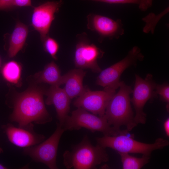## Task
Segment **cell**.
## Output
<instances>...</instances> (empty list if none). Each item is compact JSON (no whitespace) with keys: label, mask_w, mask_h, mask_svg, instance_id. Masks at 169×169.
Returning <instances> with one entry per match:
<instances>
[{"label":"cell","mask_w":169,"mask_h":169,"mask_svg":"<svg viewBox=\"0 0 169 169\" xmlns=\"http://www.w3.org/2000/svg\"><path fill=\"white\" fill-rule=\"evenodd\" d=\"M43 94L41 90L33 88L18 95L13 101V111L10 120L17 123L19 126L51 122L52 118L46 108Z\"/></svg>","instance_id":"1"},{"label":"cell","mask_w":169,"mask_h":169,"mask_svg":"<svg viewBox=\"0 0 169 169\" xmlns=\"http://www.w3.org/2000/svg\"><path fill=\"white\" fill-rule=\"evenodd\" d=\"M63 157L64 165L68 169H95L109 159L105 148L98 144L92 145L87 135L71 151H65Z\"/></svg>","instance_id":"2"},{"label":"cell","mask_w":169,"mask_h":169,"mask_svg":"<svg viewBox=\"0 0 169 169\" xmlns=\"http://www.w3.org/2000/svg\"><path fill=\"white\" fill-rule=\"evenodd\" d=\"M118 92L112 97L106 108L104 116L109 123L116 129L125 126L129 131L137 125L131 105L130 95L133 90L131 86L120 81Z\"/></svg>","instance_id":"3"},{"label":"cell","mask_w":169,"mask_h":169,"mask_svg":"<svg viewBox=\"0 0 169 169\" xmlns=\"http://www.w3.org/2000/svg\"><path fill=\"white\" fill-rule=\"evenodd\" d=\"M62 127L65 131L78 130L84 128L92 132H100L106 136L129 133L127 130H122L111 126L104 115L100 116L80 107L73 111L70 115L67 116Z\"/></svg>","instance_id":"4"},{"label":"cell","mask_w":169,"mask_h":169,"mask_svg":"<svg viewBox=\"0 0 169 169\" xmlns=\"http://www.w3.org/2000/svg\"><path fill=\"white\" fill-rule=\"evenodd\" d=\"M127 135L104 136L101 137H96L95 139L97 144L105 148H111L118 152L139 153L149 156L153 151L162 149L169 144L168 140L161 138L156 139L153 143H144L136 141L133 136Z\"/></svg>","instance_id":"5"},{"label":"cell","mask_w":169,"mask_h":169,"mask_svg":"<svg viewBox=\"0 0 169 169\" xmlns=\"http://www.w3.org/2000/svg\"><path fill=\"white\" fill-rule=\"evenodd\" d=\"M56 129L47 139L36 145L23 148V153L35 162L42 163L50 169L58 168L56 163L60 139L65 131L58 122Z\"/></svg>","instance_id":"6"},{"label":"cell","mask_w":169,"mask_h":169,"mask_svg":"<svg viewBox=\"0 0 169 169\" xmlns=\"http://www.w3.org/2000/svg\"><path fill=\"white\" fill-rule=\"evenodd\" d=\"M144 58L140 49L134 46L123 59L101 70L97 78L96 84L116 90L119 87L120 77L123 72L128 67L135 66L138 61H142Z\"/></svg>","instance_id":"7"},{"label":"cell","mask_w":169,"mask_h":169,"mask_svg":"<svg viewBox=\"0 0 169 169\" xmlns=\"http://www.w3.org/2000/svg\"><path fill=\"white\" fill-rule=\"evenodd\" d=\"M135 76L133 96L131 100L136 112L135 122L137 125L146 123V115L143 111L144 106L148 100L152 101L158 95L155 90L156 84L151 74H147L144 79L137 74Z\"/></svg>","instance_id":"8"},{"label":"cell","mask_w":169,"mask_h":169,"mask_svg":"<svg viewBox=\"0 0 169 169\" xmlns=\"http://www.w3.org/2000/svg\"><path fill=\"white\" fill-rule=\"evenodd\" d=\"M76 38L77 41L74 55L76 67L90 69L94 72H100L102 70L98 65L97 60L103 57L104 52L90 43L86 33L78 34Z\"/></svg>","instance_id":"9"},{"label":"cell","mask_w":169,"mask_h":169,"mask_svg":"<svg viewBox=\"0 0 169 169\" xmlns=\"http://www.w3.org/2000/svg\"><path fill=\"white\" fill-rule=\"evenodd\" d=\"M104 88L102 90L91 91L85 87L83 93L74 101V105L103 116L109 102L116 93L115 89L108 87Z\"/></svg>","instance_id":"10"},{"label":"cell","mask_w":169,"mask_h":169,"mask_svg":"<svg viewBox=\"0 0 169 169\" xmlns=\"http://www.w3.org/2000/svg\"><path fill=\"white\" fill-rule=\"evenodd\" d=\"M87 28L96 33L101 42L105 38L118 39L124 33L123 24L120 19L114 20L109 18L93 13L87 16Z\"/></svg>","instance_id":"11"},{"label":"cell","mask_w":169,"mask_h":169,"mask_svg":"<svg viewBox=\"0 0 169 169\" xmlns=\"http://www.w3.org/2000/svg\"><path fill=\"white\" fill-rule=\"evenodd\" d=\"M63 3L62 0L49 1L35 7L32 15V25L40 34L43 42L49 36V33L55 14L58 12Z\"/></svg>","instance_id":"12"},{"label":"cell","mask_w":169,"mask_h":169,"mask_svg":"<svg viewBox=\"0 0 169 169\" xmlns=\"http://www.w3.org/2000/svg\"><path fill=\"white\" fill-rule=\"evenodd\" d=\"M33 128V123L18 127L11 123L2 126L9 141L13 145L23 148L39 144L45 140V136L35 132Z\"/></svg>","instance_id":"13"},{"label":"cell","mask_w":169,"mask_h":169,"mask_svg":"<svg viewBox=\"0 0 169 169\" xmlns=\"http://www.w3.org/2000/svg\"><path fill=\"white\" fill-rule=\"evenodd\" d=\"M45 94L47 96L45 104L48 105H54L59 121L58 123L62 127L70 110L71 99L64 89L56 85H51Z\"/></svg>","instance_id":"14"},{"label":"cell","mask_w":169,"mask_h":169,"mask_svg":"<svg viewBox=\"0 0 169 169\" xmlns=\"http://www.w3.org/2000/svg\"><path fill=\"white\" fill-rule=\"evenodd\" d=\"M86 72L82 69L71 70L64 75L65 86L63 88L71 99L77 97L84 91L83 81Z\"/></svg>","instance_id":"15"},{"label":"cell","mask_w":169,"mask_h":169,"mask_svg":"<svg viewBox=\"0 0 169 169\" xmlns=\"http://www.w3.org/2000/svg\"><path fill=\"white\" fill-rule=\"evenodd\" d=\"M28 33L27 27L18 22L10 37L8 50L9 57H14L22 49L25 43Z\"/></svg>","instance_id":"16"},{"label":"cell","mask_w":169,"mask_h":169,"mask_svg":"<svg viewBox=\"0 0 169 169\" xmlns=\"http://www.w3.org/2000/svg\"><path fill=\"white\" fill-rule=\"evenodd\" d=\"M37 78L38 82L47 83L51 85L59 86L64 84V75H61L59 67L53 61L46 65Z\"/></svg>","instance_id":"17"},{"label":"cell","mask_w":169,"mask_h":169,"mask_svg":"<svg viewBox=\"0 0 169 169\" xmlns=\"http://www.w3.org/2000/svg\"><path fill=\"white\" fill-rule=\"evenodd\" d=\"M22 67L18 62L14 60L9 61L3 66L1 73L3 78L11 84L18 85L21 81Z\"/></svg>","instance_id":"18"},{"label":"cell","mask_w":169,"mask_h":169,"mask_svg":"<svg viewBox=\"0 0 169 169\" xmlns=\"http://www.w3.org/2000/svg\"><path fill=\"white\" fill-rule=\"evenodd\" d=\"M118 153L120 156L123 169H140L149 162L150 158L144 155L138 158L131 156L128 153Z\"/></svg>","instance_id":"19"},{"label":"cell","mask_w":169,"mask_h":169,"mask_svg":"<svg viewBox=\"0 0 169 169\" xmlns=\"http://www.w3.org/2000/svg\"><path fill=\"white\" fill-rule=\"evenodd\" d=\"M100 2L110 4H134L137 5L141 11L145 12L151 7L153 0H84Z\"/></svg>","instance_id":"20"},{"label":"cell","mask_w":169,"mask_h":169,"mask_svg":"<svg viewBox=\"0 0 169 169\" xmlns=\"http://www.w3.org/2000/svg\"><path fill=\"white\" fill-rule=\"evenodd\" d=\"M169 11V7L165 9L163 12L158 15L153 13H150L142 19V20L146 23L143 29V31L146 33L151 32L153 33L157 23L160 18L167 13Z\"/></svg>","instance_id":"21"},{"label":"cell","mask_w":169,"mask_h":169,"mask_svg":"<svg viewBox=\"0 0 169 169\" xmlns=\"http://www.w3.org/2000/svg\"><path fill=\"white\" fill-rule=\"evenodd\" d=\"M44 51L55 60L57 59V54L59 48V45L54 39L47 37L43 42Z\"/></svg>","instance_id":"22"},{"label":"cell","mask_w":169,"mask_h":169,"mask_svg":"<svg viewBox=\"0 0 169 169\" xmlns=\"http://www.w3.org/2000/svg\"><path fill=\"white\" fill-rule=\"evenodd\" d=\"M155 91L159 95L161 100L166 103V108L169 111V85L167 83L162 84H157L156 86Z\"/></svg>","instance_id":"23"},{"label":"cell","mask_w":169,"mask_h":169,"mask_svg":"<svg viewBox=\"0 0 169 169\" xmlns=\"http://www.w3.org/2000/svg\"><path fill=\"white\" fill-rule=\"evenodd\" d=\"M32 6L31 0H13L12 7Z\"/></svg>","instance_id":"24"},{"label":"cell","mask_w":169,"mask_h":169,"mask_svg":"<svg viewBox=\"0 0 169 169\" xmlns=\"http://www.w3.org/2000/svg\"><path fill=\"white\" fill-rule=\"evenodd\" d=\"M13 0H0V10L9 9L12 7Z\"/></svg>","instance_id":"25"},{"label":"cell","mask_w":169,"mask_h":169,"mask_svg":"<svg viewBox=\"0 0 169 169\" xmlns=\"http://www.w3.org/2000/svg\"><path fill=\"white\" fill-rule=\"evenodd\" d=\"M164 130L166 136H169V118H167L163 124Z\"/></svg>","instance_id":"26"},{"label":"cell","mask_w":169,"mask_h":169,"mask_svg":"<svg viewBox=\"0 0 169 169\" xmlns=\"http://www.w3.org/2000/svg\"><path fill=\"white\" fill-rule=\"evenodd\" d=\"M8 168L0 163V169H6Z\"/></svg>","instance_id":"27"},{"label":"cell","mask_w":169,"mask_h":169,"mask_svg":"<svg viewBox=\"0 0 169 169\" xmlns=\"http://www.w3.org/2000/svg\"><path fill=\"white\" fill-rule=\"evenodd\" d=\"M3 151L2 148H1V147L0 146V154L3 152Z\"/></svg>","instance_id":"28"},{"label":"cell","mask_w":169,"mask_h":169,"mask_svg":"<svg viewBox=\"0 0 169 169\" xmlns=\"http://www.w3.org/2000/svg\"><path fill=\"white\" fill-rule=\"evenodd\" d=\"M1 61L0 59V65H1Z\"/></svg>","instance_id":"29"}]
</instances>
